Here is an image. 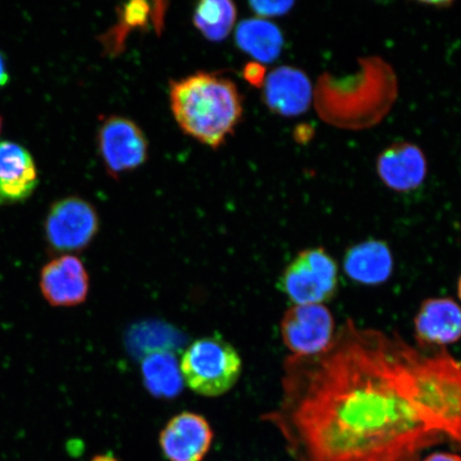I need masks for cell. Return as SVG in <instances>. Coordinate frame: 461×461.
<instances>
[{"mask_svg":"<svg viewBox=\"0 0 461 461\" xmlns=\"http://www.w3.org/2000/svg\"><path fill=\"white\" fill-rule=\"evenodd\" d=\"M416 349L397 333L348 320L322 353L288 357L281 402L265 420L296 461H419L445 438L414 405Z\"/></svg>","mask_w":461,"mask_h":461,"instance_id":"1","label":"cell"},{"mask_svg":"<svg viewBox=\"0 0 461 461\" xmlns=\"http://www.w3.org/2000/svg\"><path fill=\"white\" fill-rule=\"evenodd\" d=\"M170 105L181 130L212 149L226 142L244 114L238 86L216 73L198 72L172 80Z\"/></svg>","mask_w":461,"mask_h":461,"instance_id":"2","label":"cell"},{"mask_svg":"<svg viewBox=\"0 0 461 461\" xmlns=\"http://www.w3.org/2000/svg\"><path fill=\"white\" fill-rule=\"evenodd\" d=\"M414 405L426 428L461 448V360L446 348H417L411 365Z\"/></svg>","mask_w":461,"mask_h":461,"instance_id":"3","label":"cell"},{"mask_svg":"<svg viewBox=\"0 0 461 461\" xmlns=\"http://www.w3.org/2000/svg\"><path fill=\"white\" fill-rule=\"evenodd\" d=\"M184 383L206 397L226 394L239 382L243 368L240 356L221 337H206L188 346L181 360Z\"/></svg>","mask_w":461,"mask_h":461,"instance_id":"4","label":"cell"},{"mask_svg":"<svg viewBox=\"0 0 461 461\" xmlns=\"http://www.w3.org/2000/svg\"><path fill=\"white\" fill-rule=\"evenodd\" d=\"M279 285L294 305L325 304L338 292V264L325 248H309L287 265Z\"/></svg>","mask_w":461,"mask_h":461,"instance_id":"5","label":"cell"},{"mask_svg":"<svg viewBox=\"0 0 461 461\" xmlns=\"http://www.w3.org/2000/svg\"><path fill=\"white\" fill-rule=\"evenodd\" d=\"M100 219L94 205L78 197L57 201L45 219V236L58 252L80 251L99 232Z\"/></svg>","mask_w":461,"mask_h":461,"instance_id":"6","label":"cell"},{"mask_svg":"<svg viewBox=\"0 0 461 461\" xmlns=\"http://www.w3.org/2000/svg\"><path fill=\"white\" fill-rule=\"evenodd\" d=\"M280 332L292 356H315L330 348L336 321L325 304L293 305L282 317Z\"/></svg>","mask_w":461,"mask_h":461,"instance_id":"7","label":"cell"},{"mask_svg":"<svg viewBox=\"0 0 461 461\" xmlns=\"http://www.w3.org/2000/svg\"><path fill=\"white\" fill-rule=\"evenodd\" d=\"M97 147L104 166L114 178L140 168L149 157L146 135L140 125L122 115H111L103 121Z\"/></svg>","mask_w":461,"mask_h":461,"instance_id":"8","label":"cell"},{"mask_svg":"<svg viewBox=\"0 0 461 461\" xmlns=\"http://www.w3.org/2000/svg\"><path fill=\"white\" fill-rule=\"evenodd\" d=\"M414 337L420 349L446 348L461 339V307L448 297L426 299L414 317Z\"/></svg>","mask_w":461,"mask_h":461,"instance_id":"9","label":"cell"},{"mask_svg":"<svg viewBox=\"0 0 461 461\" xmlns=\"http://www.w3.org/2000/svg\"><path fill=\"white\" fill-rule=\"evenodd\" d=\"M214 432L204 417L182 412L161 431L159 443L170 461H202L210 451Z\"/></svg>","mask_w":461,"mask_h":461,"instance_id":"10","label":"cell"},{"mask_svg":"<svg viewBox=\"0 0 461 461\" xmlns=\"http://www.w3.org/2000/svg\"><path fill=\"white\" fill-rule=\"evenodd\" d=\"M376 168L380 180L395 193L407 194L423 185L428 160L416 144L396 142L379 154Z\"/></svg>","mask_w":461,"mask_h":461,"instance_id":"11","label":"cell"},{"mask_svg":"<svg viewBox=\"0 0 461 461\" xmlns=\"http://www.w3.org/2000/svg\"><path fill=\"white\" fill-rule=\"evenodd\" d=\"M312 84L301 68L279 67L267 75L263 99L270 112L282 117L303 114L312 103Z\"/></svg>","mask_w":461,"mask_h":461,"instance_id":"12","label":"cell"},{"mask_svg":"<svg viewBox=\"0 0 461 461\" xmlns=\"http://www.w3.org/2000/svg\"><path fill=\"white\" fill-rule=\"evenodd\" d=\"M40 285L46 301L54 307H75L88 296L90 280L78 258L63 256L46 265Z\"/></svg>","mask_w":461,"mask_h":461,"instance_id":"13","label":"cell"},{"mask_svg":"<svg viewBox=\"0 0 461 461\" xmlns=\"http://www.w3.org/2000/svg\"><path fill=\"white\" fill-rule=\"evenodd\" d=\"M38 185L36 164L21 144L0 142V206L20 203Z\"/></svg>","mask_w":461,"mask_h":461,"instance_id":"14","label":"cell"},{"mask_svg":"<svg viewBox=\"0 0 461 461\" xmlns=\"http://www.w3.org/2000/svg\"><path fill=\"white\" fill-rule=\"evenodd\" d=\"M343 268L351 281L362 285L376 286L391 278L394 259L385 241L367 240L346 251Z\"/></svg>","mask_w":461,"mask_h":461,"instance_id":"15","label":"cell"},{"mask_svg":"<svg viewBox=\"0 0 461 461\" xmlns=\"http://www.w3.org/2000/svg\"><path fill=\"white\" fill-rule=\"evenodd\" d=\"M235 41L240 50L264 65L278 59L285 37L274 23L255 17L240 23L236 29Z\"/></svg>","mask_w":461,"mask_h":461,"instance_id":"16","label":"cell"},{"mask_svg":"<svg viewBox=\"0 0 461 461\" xmlns=\"http://www.w3.org/2000/svg\"><path fill=\"white\" fill-rule=\"evenodd\" d=\"M144 385L154 396L170 400L181 393L183 376L180 363L167 350H155L142 360Z\"/></svg>","mask_w":461,"mask_h":461,"instance_id":"17","label":"cell"},{"mask_svg":"<svg viewBox=\"0 0 461 461\" xmlns=\"http://www.w3.org/2000/svg\"><path fill=\"white\" fill-rule=\"evenodd\" d=\"M117 23L100 39L104 51L109 56H118L124 50L129 33L136 29H147L149 22L154 25V3L136 0L117 9Z\"/></svg>","mask_w":461,"mask_h":461,"instance_id":"18","label":"cell"},{"mask_svg":"<svg viewBox=\"0 0 461 461\" xmlns=\"http://www.w3.org/2000/svg\"><path fill=\"white\" fill-rule=\"evenodd\" d=\"M238 9L229 0H204L194 11V24L212 42L226 39L235 25Z\"/></svg>","mask_w":461,"mask_h":461,"instance_id":"19","label":"cell"},{"mask_svg":"<svg viewBox=\"0 0 461 461\" xmlns=\"http://www.w3.org/2000/svg\"><path fill=\"white\" fill-rule=\"evenodd\" d=\"M294 2H250L249 7L259 19L285 15L293 9Z\"/></svg>","mask_w":461,"mask_h":461,"instance_id":"20","label":"cell"},{"mask_svg":"<svg viewBox=\"0 0 461 461\" xmlns=\"http://www.w3.org/2000/svg\"><path fill=\"white\" fill-rule=\"evenodd\" d=\"M243 77L248 84L259 88V86H263L265 80H267V68L257 61L248 62L243 68Z\"/></svg>","mask_w":461,"mask_h":461,"instance_id":"21","label":"cell"},{"mask_svg":"<svg viewBox=\"0 0 461 461\" xmlns=\"http://www.w3.org/2000/svg\"><path fill=\"white\" fill-rule=\"evenodd\" d=\"M423 461H461V456L453 453H435L429 455Z\"/></svg>","mask_w":461,"mask_h":461,"instance_id":"22","label":"cell"},{"mask_svg":"<svg viewBox=\"0 0 461 461\" xmlns=\"http://www.w3.org/2000/svg\"><path fill=\"white\" fill-rule=\"evenodd\" d=\"M9 80V75L7 71V66H5V62L2 53H0V88H3L5 85H7Z\"/></svg>","mask_w":461,"mask_h":461,"instance_id":"23","label":"cell"},{"mask_svg":"<svg viewBox=\"0 0 461 461\" xmlns=\"http://www.w3.org/2000/svg\"><path fill=\"white\" fill-rule=\"evenodd\" d=\"M92 461H117V460H115L113 456H111V455H104V456H103V455H101V456H96Z\"/></svg>","mask_w":461,"mask_h":461,"instance_id":"24","label":"cell"},{"mask_svg":"<svg viewBox=\"0 0 461 461\" xmlns=\"http://www.w3.org/2000/svg\"><path fill=\"white\" fill-rule=\"evenodd\" d=\"M457 295L460 299V302H461V275L459 276V279H458V284H457Z\"/></svg>","mask_w":461,"mask_h":461,"instance_id":"25","label":"cell"},{"mask_svg":"<svg viewBox=\"0 0 461 461\" xmlns=\"http://www.w3.org/2000/svg\"><path fill=\"white\" fill-rule=\"evenodd\" d=\"M3 120L0 118V131H2Z\"/></svg>","mask_w":461,"mask_h":461,"instance_id":"26","label":"cell"}]
</instances>
